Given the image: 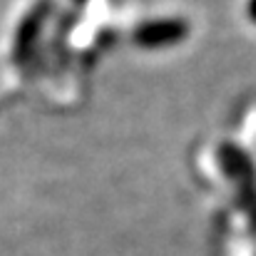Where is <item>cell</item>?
Wrapping results in <instances>:
<instances>
[{
    "label": "cell",
    "mask_w": 256,
    "mask_h": 256,
    "mask_svg": "<svg viewBox=\"0 0 256 256\" xmlns=\"http://www.w3.org/2000/svg\"><path fill=\"white\" fill-rule=\"evenodd\" d=\"M186 35H189L186 20L167 18V20H150V22H144L134 32V40L142 48H167V45H174V42L184 40Z\"/></svg>",
    "instance_id": "6da1fadb"
},
{
    "label": "cell",
    "mask_w": 256,
    "mask_h": 256,
    "mask_svg": "<svg viewBox=\"0 0 256 256\" xmlns=\"http://www.w3.org/2000/svg\"><path fill=\"white\" fill-rule=\"evenodd\" d=\"M48 12H50V0L35 2V8L25 15V20L20 22V28L15 32V50L22 52V50H28L35 42V38L40 35V30H42V25L48 20Z\"/></svg>",
    "instance_id": "7a4b0ae2"
},
{
    "label": "cell",
    "mask_w": 256,
    "mask_h": 256,
    "mask_svg": "<svg viewBox=\"0 0 256 256\" xmlns=\"http://www.w3.org/2000/svg\"><path fill=\"white\" fill-rule=\"evenodd\" d=\"M249 18L256 22V0H249Z\"/></svg>",
    "instance_id": "3957f363"
}]
</instances>
